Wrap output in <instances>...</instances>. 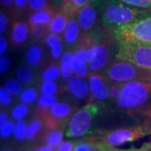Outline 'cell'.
<instances>
[{
	"instance_id": "cell-30",
	"label": "cell",
	"mask_w": 151,
	"mask_h": 151,
	"mask_svg": "<svg viewBox=\"0 0 151 151\" xmlns=\"http://www.w3.org/2000/svg\"><path fill=\"white\" fill-rule=\"evenodd\" d=\"M42 122L40 119H35L30 122V124L28 125L27 128V134H26V139L30 140L33 139L35 135L40 132V130L42 128Z\"/></svg>"
},
{
	"instance_id": "cell-19",
	"label": "cell",
	"mask_w": 151,
	"mask_h": 151,
	"mask_svg": "<svg viewBox=\"0 0 151 151\" xmlns=\"http://www.w3.org/2000/svg\"><path fill=\"white\" fill-rule=\"evenodd\" d=\"M73 53L70 51H65L63 53L60 58V69H61V76L65 79H69L74 73V70L71 65V57Z\"/></svg>"
},
{
	"instance_id": "cell-41",
	"label": "cell",
	"mask_w": 151,
	"mask_h": 151,
	"mask_svg": "<svg viewBox=\"0 0 151 151\" xmlns=\"http://www.w3.org/2000/svg\"><path fill=\"white\" fill-rule=\"evenodd\" d=\"M8 28V19L6 14L1 11L0 12V34L1 35L5 32Z\"/></svg>"
},
{
	"instance_id": "cell-2",
	"label": "cell",
	"mask_w": 151,
	"mask_h": 151,
	"mask_svg": "<svg viewBox=\"0 0 151 151\" xmlns=\"http://www.w3.org/2000/svg\"><path fill=\"white\" fill-rule=\"evenodd\" d=\"M122 109L144 110L151 106V80H134L123 83L122 92L115 101Z\"/></svg>"
},
{
	"instance_id": "cell-40",
	"label": "cell",
	"mask_w": 151,
	"mask_h": 151,
	"mask_svg": "<svg viewBox=\"0 0 151 151\" xmlns=\"http://www.w3.org/2000/svg\"><path fill=\"white\" fill-rule=\"evenodd\" d=\"M75 143L70 140L63 141L60 145L55 151H73L75 148Z\"/></svg>"
},
{
	"instance_id": "cell-43",
	"label": "cell",
	"mask_w": 151,
	"mask_h": 151,
	"mask_svg": "<svg viewBox=\"0 0 151 151\" xmlns=\"http://www.w3.org/2000/svg\"><path fill=\"white\" fill-rule=\"evenodd\" d=\"M29 0H14V4L18 9H22L29 5Z\"/></svg>"
},
{
	"instance_id": "cell-45",
	"label": "cell",
	"mask_w": 151,
	"mask_h": 151,
	"mask_svg": "<svg viewBox=\"0 0 151 151\" xmlns=\"http://www.w3.org/2000/svg\"><path fill=\"white\" fill-rule=\"evenodd\" d=\"M8 121H9V115H8V113L4 112V111H1V113H0V126L4 124Z\"/></svg>"
},
{
	"instance_id": "cell-34",
	"label": "cell",
	"mask_w": 151,
	"mask_h": 151,
	"mask_svg": "<svg viewBox=\"0 0 151 151\" xmlns=\"http://www.w3.org/2000/svg\"><path fill=\"white\" fill-rule=\"evenodd\" d=\"M15 124L14 121L9 120L5 124L0 126V135L1 138H8L12 134H14V129H15Z\"/></svg>"
},
{
	"instance_id": "cell-39",
	"label": "cell",
	"mask_w": 151,
	"mask_h": 151,
	"mask_svg": "<svg viewBox=\"0 0 151 151\" xmlns=\"http://www.w3.org/2000/svg\"><path fill=\"white\" fill-rule=\"evenodd\" d=\"M31 26V34L33 37H35L37 40H40L43 37L46 29L45 28V25H39V24H33Z\"/></svg>"
},
{
	"instance_id": "cell-48",
	"label": "cell",
	"mask_w": 151,
	"mask_h": 151,
	"mask_svg": "<svg viewBox=\"0 0 151 151\" xmlns=\"http://www.w3.org/2000/svg\"><path fill=\"white\" fill-rule=\"evenodd\" d=\"M4 151H12L11 150H4Z\"/></svg>"
},
{
	"instance_id": "cell-44",
	"label": "cell",
	"mask_w": 151,
	"mask_h": 151,
	"mask_svg": "<svg viewBox=\"0 0 151 151\" xmlns=\"http://www.w3.org/2000/svg\"><path fill=\"white\" fill-rule=\"evenodd\" d=\"M142 113L145 114V116L146 117V120L147 122H149L150 124H151V106L149 108H145L144 110L141 111Z\"/></svg>"
},
{
	"instance_id": "cell-29",
	"label": "cell",
	"mask_w": 151,
	"mask_h": 151,
	"mask_svg": "<svg viewBox=\"0 0 151 151\" xmlns=\"http://www.w3.org/2000/svg\"><path fill=\"white\" fill-rule=\"evenodd\" d=\"M29 113V107L27 104L24 103H19L17 104L14 108H13L11 112V116L12 118L15 120H21L23 119Z\"/></svg>"
},
{
	"instance_id": "cell-20",
	"label": "cell",
	"mask_w": 151,
	"mask_h": 151,
	"mask_svg": "<svg viewBox=\"0 0 151 151\" xmlns=\"http://www.w3.org/2000/svg\"><path fill=\"white\" fill-rule=\"evenodd\" d=\"M42 56H43L42 48L37 45H31L28 49L27 53H26L27 63L29 64V65L35 67L40 64V60L42 59Z\"/></svg>"
},
{
	"instance_id": "cell-24",
	"label": "cell",
	"mask_w": 151,
	"mask_h": 151,
	"mask_svg": "<svg viewBox=\"0 0 151 151\" xmlns=\"http://www.w3.org/2000/svg\"><path fill=\"white\" fill-rule=\"evenodd\" d=\"M17 79L23 84H29L33 81L34 74L31 68L27 65L20 66L16 72Z\"/></svg>"
},
{
	"instance_id": "cell-16",
	"label": "cell",
	"mask_w": 151,
	"mask_h": 151,
	"mask_svg": "<svg viewBox=\"0 0 151 151\" xmlns=\"http://www.w3.org/2000/svg\"><path fill=\"white\" fill-rule=\"evenodd\" d=\"M80 29L81 27L78 21L74 18H70L67 27L64 31V40L66 45H71L76 43V41L79 37Z\"/></svg>"
},
{
	"instance_id": "cell-21",
	"label": "cell",
	"mask_w": 151,
	"mask_h": 151,
	"mask_svg": "<svg viewBox=\"0 0 151 151\" xmlns=\"http://www.w3.org/2000/svg\"><path fill=\"white\" fill-rule=\"evenodd\" d=\"M71 107L66 103H57L50 108V113L55 119H64L70 115Z\"/></svg>"
},
{
	"instance_id": "cell-11",
	"label": "cell",
	"mask_w": 151,
	"mask_h": 151,
	"mask_svg": "<svg viewBox=\"0 0 151 151\" xmlns=\"http://www.w3.org/2000/svg\"><path fill=\"white\" fill-rule=\"evenodd\" d=\"M104 77L99 74H91L88 77L89 90L94 98L104 101L109 96V88L104 81Z\"/></svg>"
},
{
	"instance_id": "cell-26",
	"label": "cell",
	"mask_w": 151,
	"mask_h": 151,
	"mask_svg": "<svg viewBox=\"0 0 151 151\" xmlns=\"http://www.w3.org/2000/svg\"><path fill=\"white\" fill-rule=\"evenodd\" d=\"M38 92L34 87H27L24 89L19 94V100L22 103L30 104L34 103L37 98Z\"/></svg>"
},
{
	"instance_id": "cell-13",
	"label": "cell",
	"mask_w": 151,
	"mask_h": 151,
	"mask_svg": "<svg viewBox=\"0 0 151 151\" xmlns=\"http://www.w3.org/2000/svg\"><path fill=\"white\" fill-rule=\"evenodd\" d=\"M93 0H55V4L59 5L62 13L68 16H74L78 14L81 9Z\"/></svg>"
},
{
	"instance_id": "cell-38",
	"label": "cell",
	"mask_w": 151,
	"mask_h": 151,
	"mask_svg": "<svg viewBox=\"0 0 151 151\" xmlns=\"http://www.w3.org/2000/svg\"><path fill=\"white\" fill-rule=\"evenodd\" d=\"M11 67V60L8 55H2L0 58V73L5 74Z\"/></svg>"
},
{
	"instance_id": "cell-35",
	"label": "cell",
	"mask_w": 151,
	"mask_h": 151,
	"mask_svg": "<svg viewBox=\"0 0 151 151\" xmlns=\"http://www.w3.org/2000/svg\"><path fill=\"white\" fill-rule=\"evenodd\" d=\"M29 7L35 12L45 10L48 7V3L47 0H29Z\"/></svg>"
},
{
	"instance_id": "cell-28",
	"label": "cell",
	"mask_w": 151,
	"mask_h": 151,
	"mask_svg": "<svg viewBox=\"0 0 151 151\" xmlns=\"http://www.w3.org/2000/svg\"><path fill=\"white\" fill-rule=\"evenodd\" d=\"M28 125L24 120H18L15 124V129L14 132V135L17 140L22 141L26 139L27 134Z\"/></svg>"
},
{
	"instance_id": "cell-9",
	"label": "cell",
	"mask_w": 151,
	"mask_h": 151,
	"mask_svg": "<svg viewBox=\"0 0 151 151\" xmlns=\"http://www.w3.org/2000/svg\"><path fill=\"white\" fill-rule=\"evenodd\" d=\"M103 0H93L92 3L81 9L78 13V23L81 30L88 31L95 24L97 18V9L103 8Z\"/></svg>"
},
{
	"instance_id": "cell-12",
	"label": "cell",
	"mask_w": 151,
	"mask_h": 151,
	"mask_svg": "<svg viewBox=\"0 0 151 151\" xmlns=\"http://www.w3.org/2000/svg\"><path fill=\"white\" fill-rule=\"evenodd\" d=\"M67 87L70 93L77 99H85L90 92L88 82L76 75H73L67 79Z\"/></svg>"
},
{
	"instance_id": "cell-27",
	"label": "cell",
	"mask_w": 151,
	"mask_h": 151,
	"mask_svg": "<svg viewBox=\"0 0 151 151\" xmlns=\"http://www.w3.org/2000/svg\"><path fill=\"white\" fill-rule=\"evenodd\" d=\"M4 88L10 93L12 96L19 95L23 91L21 82L15 78H10V79L7 80L4 84Z\"/></svg>"
},
{
	"instance_id": "cell-14",
	"label": "cell",
	"mask_w": 151,
	"mask_h": 151,
	"mask_svg": "<svg viewBox=\"0 0 151 151\" xmlns=\"http://www.w3.org/2000/svg\"><path fill=\"white\" fill-rule=\"evenodd\" d=\"M29 26L25 23L21 21H15L12 27L11 39L13 43L17 45L24 44L29 37Z\"/></svg>"
},
{
	"instance_id": "cell-42",
	"label": "cell",
	"mask_w": 151,
	"mask_h": 151,
	"mask_svg": "<svg viewBox=\"0 0 151 151\" xmlns=\"http://www.w3.org/2000/svg\"><path fill=\"white\" fill-rule=\"evenodd\" d=\"M8 47V42L4 36L1 35L0 36V55H4L6 50Z\"/></svg>"
},
{
	"instance_id": "cell-46",
	"label": "cell",
	"mask_w": 151,
	"mask_h": 151,
	"mask_svg": "<svg viewBox=\"0 0 151 151\" xmlns=\"http://www.w3.org/2000/svg\"><path fill=\"white\" fill-rule=\"evenodd\" d=\"M35 151H54V148H52L51 146L46 145H43L39 147V148H37Z\"/></svg>"
},
{
	"instance_id": "cell-1",
	"label": "cell",
	"mask_w": 151,
	"mask_h": 151,
	"mask_svg": "<svg viewBox=\"0 0 151 151\" xmlns=\"http://www.w3.org/2000/svg\"><path fill=\"white\" fill-rule=\"evenodd\" d=\"M150 14H151V10L134 8L125 4L119 0H108L104 2L101 20L103 26L108 30L114 31L120 26Z\"/></svg>"
},
{
	"instance_id": "cell-17",
	"label": "cell",
	"mask_w": 151,
	"mask_h": 151,
	"mask_svg": "<svg viewBox=\"0 0 151 151\" xmlns=\"http://www.w3.org/2000/svg\"><path fill=\"white\" fill-rule=\"evenodd\" d=\"M45 43L47 44L50 48L51 49V56L54 59L57 60L61 58L63 55V46L61 43V40L58 35L50 33L45 36Z\"/></svg>"
},
{
	"instance_id": "cell-10",
	"label": "cell",
	"mask_w": 151,
	"mask_h": 151,
	"mask_svg": "<svg viewBox=\"0 0 151 151\" xmlns=\"http://www.w3.org/2000/svg\"><path fill=\"white\" fill-rule=\"evenodd\" d=\"M110 51L106 43H96L92 45L88 66L92 71H99L108 64Z\"/></svg>"
},
{
	"instance_id": "cell-23",
	"label": "cell",
	"mask_w": 151,
	"mask_h": 151,
	"mask_svg": "<svg viewBox=\"0 0 151 151\" xmlns=\"http://www.w3.org/2000/svg\"><path fill=\"white\" fill-rule=\"evenodd\" d=\"M61 76V69L60 66L57 65H50L47 69L42 73V80L43 81H55Z\"/></svg>"
},
{
	"instance_id": "cell-5",
	"label": "cell",
	"mask_w": 151,
	"mask_h": 151,
	"mask_svg": "<svg viewBox=\"0 0 151 151\" xmlns=\"http://www.w3.org/2000/svg\"><path fill=\"white\" fill-rule=\"evenodd\" d=\"M116 41H137L151 45V14L120 26L113 31Z\"/></svg>"
},
{
	"instance_id": "cell-18",
	"label": "cell",
	"mask_w": 151,
	"mask_h": 151,
	"mask_svg": "<svg viewBox=\"0 0 151 151\" xmlns=\"http://www.w3.org/2000/svg\"><path fill=\"white\" fill-rule=\"evenodd\" d=\"M54 17L52 11L45 9L42 11H37L32 14L29 18V23L30 25L39 24V25H47L51 21Z\"/></svg>"
},
{
	"instance_id": "cell-47",
	"label": "cell",
	"mask_w": 151,
	"mask_h": 151,
	"mask_svg": "<svg viewBox=\"0 0 151 151\" xmlns=\"http://www.w3.org/2000/svg\"><path fill=\"white\" fill-rule=\"evenodd\" d=\"M0 2L4 7H10L14 3V0H0Z\"/></svg>"
},
{
	"instance_id": "cell-3",
	"label": "cell",
	"mask_w": 151,
	"mask_h": 151,
	"mask_svg": "<svg viewBox=\"0 0 151 151\" xmlns=\"http://www.w3.org/2000/svg\"><path fill=\"white\" fill-rule=\"evenodd\" d=\"M116 60L128 61L151 71V45L137 41L119 42Z\"/></svg>"
},
{
	"instance_id": "cell-4",
	"label": "cell",
	"mask_w": 151,
	"mask_h": 151,
	"mask_svg": "<svg viewBox=\"0 0 151 151\" xmlns=\"http://www.w3.org/2000/svg\"><path fill=\"white\" fill-rule=\"evenodd\" d=\"M104 78L118 83L134 80H151L150 70L143 69L130 62L116 60L102 73Z\"/></svg>"
},
{
	"instance_id": "cell-7",
	"label": "cell",
	"mask_w": 151,
	"mask_h": 151,
	"mask_svg": "<svg viewBox=\"0 0 151 151\" xmlns=\"http://www.w3.org/2000/svg\"><path fill=\"white\" fill-rule=\"evenodd\" d=\"M100 108L93 103H88L79 109L72 116L65 135L69 138H77L86 134Z\"/></svg>"
},
{
	"instance_id": "cell-8",
	"label": "cell",
	"mask_w": 151,
	"mask_h": 151,
	"mask_svg": "<svg viewBox=\"0 0 151 151\" xmlns=\"http://www.w3.org/2000/svg\"><path fill=\"white\" fill-rule=\"evenodd\" d=\"M73 151H151V140L139 148L132 147L126 150L119 149L101 139L81 141L76 144Z\"/></svg>"
},
{
	"instance_id": "cell-33",
	"label": "cell",
	"mask_w": 151,
	"mask_h": 151,
	"mask_svg": "<svg viewBox=\"0 0 151 151\" xmlns=\"http://www.w3.org/2000/svg\"><path fill=\"white\" fill-rule=\"evenodd\" d=\"M125 4L141 9L151 10V0H119Z\"/></svg>"
},
{
	"instance_id": "cell-32",
	"label": "cell",
	"mask_w": 151,
	"mask_h": 151,
	"mask_svg": "<svg viewBox=\"0 0 151 151\" xmlns=\"http://www.w3.org/2000/svg\"><path fill=\"white\" fill-rule=\"evenodd\" d=\"M57 103H58L57 98L55 96L42 95L37 99V105L40 108H43V109L52 108L55 104H56Z\"/></svg>"
},
{
	"instance_id": "cell-22",
	"label": "cell",
	"mask_w": 151,
	"mask_h": 151,
	"mask_svg": "<svg viewBox=\"0 0 151 151\" xmlns=\"http://www.w3.org/2000/svg\"><path fill=\"white\" fill-rule=\"evenodd\" d=\"M71 65L74 70L75 75L78 76L80 77H86L88 75V65L84 60L81 58L77 57L76 55L73 54L71 57Z\"/></svg>"
},
{
	"instance_id": "cell-36",
	"label": "cell",
	"mask_w": 151,
	"mask_h": 151,
	"mask_svg": "<svg viewBox=\"0 0 151 151\" xmlns=\"http://www.w3.org/2000/svg\"><path fill=\"white\" fill-rule=\"evenodd\" d=\"M122 86H123V83L114 82V84H113L109 88V96H108V97L111 99H114L116 101L122 92Z\"/></svg>"
},
{
	"instance_id": "cell-25",
	"label": "cell",
	"mask_w": 151,
	"mask_h": 151,
	"mask_svg": "<svg viewBox=\"0 0 151 151\" xmlns=\"http://www.w3.org/2000/svg\"><path fill=\"white\" fill-rule=\"evenodd\" d=\"M63 133L58 129L51 130L46 137V144L52 148H57L63 142Z\"/></svg>"
},
{
	"instance_id": "cell-31",
	"label": "cell",
	"mask_w": 151,
	"mask_h": 151,
	"mask_svg": "<svg viewBox=\"0 0 151 151\" xmlns=\"http://www.w3.org/2000/svg\"><path fill=\"white\" fill-rule=\"evenodd\" d=\"M40 91L42 95L55 96V94H56V92H58V86L54 81H43L40 86Z\"/></svg>"
},
{
	"instance_id": "cell-6",
	"label": "cell",
	"mask_w": 151,
	"mask_h": 151,
	"mask_svg": "<svg viewBox=\"0 0 151 151\" xmlns=\"http://www.w3.org/2000/svg\"><path fill=\"white\" fill-rule=\"evenodd\" d=\"M148 135H151V124L145 121L144 124L137 126L119 129L108 132L99 139L105 141L111 145L118 147L145 138Z\"/></svg>"
},
{
	"instance_id": "cell-37",
	"label": "cell",
	"mask_w": 151,
	"mask_h": 151,
	"mask_svg": "<svg viewBox=\"0 0 151 151\" xmlns=\"http://www.w3.org/2000/svg\"><path fill=\"white\" fill-rule=\"evenodd\" d=\"M12 103V95L4 87L0 88V103L2 106H8Z\"/></svg>"
},
{
	"instance_id": "cell-15",
	"label": "cell",
	"mask_w": 151,
	"mask_h": 151,
	"mask_svg": "<svg viewBox=\"0 0 151 151\" xmlns=\"http://www.w3.org/2000/svg\"><path fill=\"white\" fill-rule=\"evenodd\" d=\"M69 17L64 13H60L54 15L51 21L48 24V30L50 33L60 35L63 33L67 27V24L69 23Z\"/></svg>"
}]
</instances>
